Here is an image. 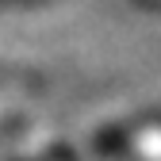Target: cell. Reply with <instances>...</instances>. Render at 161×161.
Segmentation results:
<instances>
[{
    "label": "cell",
    "mask_w": 161,
    "mask_h": 161,
    "mask_svg": "<svg viewBox=\"0 0 161 161\" xmlns=\"http://www.w3.org/2000/svg\"><path fill=\"white\" fill-rule=\"evenodd\" d=\"M35 4H50V0H0V12H12V8H35Z\"/></svg>",
    "instance_id": "obj_1"
}]
</instances>
